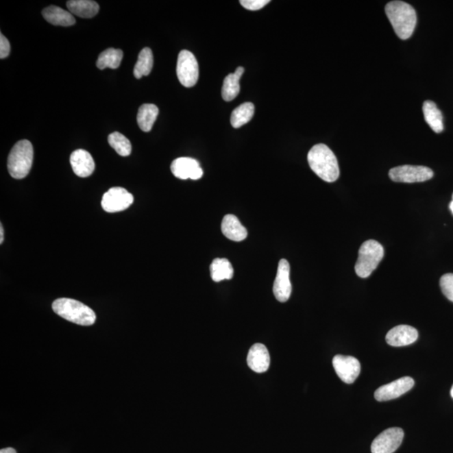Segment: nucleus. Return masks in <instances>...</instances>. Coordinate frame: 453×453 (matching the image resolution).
I'll use <instances>...</instances> for the list:
<instances>
[{"instance_id":"obj_1","label":"nucleus","mask_w":453,"mask_h":453,"mask_svg":"<svg viewBox=\"0 0 453 453\" xmlns=\"http://www.w3.org/2000/svg\"><path fill=\"white\" fill-rule=\"evenodd\" d=\"M308 160L310 169L323 181L334 182L339 179L340 170L338 160L328 146L324 144L314 145L310 149Z\"/></svg>"},{"instance_id":"obj_2","label":"nucleus","mask_w":453,"mask_h":453,"mask_svg":"<svg viewBox=\"0 0 453 453\" xmlns=\"http://www.w3.org/2000/svg\"><path fill=\"white\" fill-rule=\"evenodd\" d=\"M385 13L400 39L407 40L413 35L417 26V12L413 6L403 1H391L385 6Z\"/></svg>"},{"instance_id":"obj_3","label":"nucleus","mask_w":453,"mask_h":453,"mask_svg":"<svg viewBox=\"0 0 453 453\" xmlns=\"http://www.w3.org/2000/svg\"><path fill=\"white\" fill-rule=\"evenodd\" d=\"M52 309L58 316L64 319L81 326L95 324L96 314L93 310L84 303L70 298L56 299L52 304Z\"/></svg>"},{"instance_id":"obj_4","label":"nucleus","mask_w":453,"mask_h":453,"mask_svg":"<svg viewBox=\"0 0 453 453\" xmlns=\"http://www.w3.org/2000/svg\"><path fill=\"white\" fill-rule=\"evenodd\" d=\"M34 149L31 142L23 140L14 145L9 155L8 171L14 179L27 177L32 167Z\"/></svg>"},{"instance_id":"obj_5","label":"nucleus","mask_w":453,"mask_h":453,"mask_svg":"<svg viewBox=\"0 0 453 453\" xmlns=\"http://www.w3.org/2000/svg\"><path fill=\"white\" fill-rule=\"evenodd\" d=\"M384 251L383 246L376 241H366L358 251V258L355 265V272L360 278H368L383 260Z\"/></svg>"},{"instance_id":"obj_6","label":"nucleus","mask_w":453,"mask_h":453,"mask_svg":"<svg viewBox=\"0 0 453 453\" xmlns=\"http://www.w3.org/2000/svg\"><path fill=\"white\" fill-rule=\"evenodd\" d=\"M177 77L186 88H192L197 84L199 77V66L192 52L183 50L180 52L177 65Z\"/></svg>"},{"instance_id":"obj_7","label":"nucleus","mask_w":453,"mask_h":453,"mask_svg":"<svg viewBox=\"0 0 453 453\" xmlns=\"http://www.w3.org/2000/svg\"><path fill=\"white\" fill-rule=\"evenodd\" d=\"M433 171L423 166H405L392 168L389 171V178L395 182L415 183L428 181L433 177Z\"/></svg>"},{"instance_id":"obj_8","label":"nucleus","mask_w":453,"mask_h":453,"mask_svg":"<svg viewBox=\"0 0 453 453\" xmlns=\"http://www.w3.org/2000/svg\"><path fill=\"white\" fill-rule=\"evenodd\" d=\"M134 203L133 195L123 187H113L104 193L102 208L107 212H119L130 207Z\"/></svg>"},{"instance_id":"obj_9","label":"nucleus","mask_w":453,"mask_h":453,"mask_svg":"<svg viewBox=\"0 0 453 453\" xmlns=\"http://www.w3.org/2000/svg\"><path fill=\"white\" fill-rule=\"evenodd\" d=\"M404 432L402 428H392L384 430L371 445L372 453H393L402 445Z\"/></svg>"},{"instance_id":"obj_10","label":"nucleus","mask_w":453,"mask_h":453,"mask_svg":"<svg viewBox=\"0 0 453 453\" xmlns=\"http://www.w3.org/2000/svg\"><path fill=\"white\" fill-rule=\"evenodd\" d=\"M332 365L340 380L346 384H353L360 374V363L356 358L336 355L332 359Z\"/></svg>"},{"instance_id":"obj_11","label":"nucleus","mask_w":453,"mask_h":453,"mask_svg":"<svg viewBox=\"0 0 453 453\" xmlns=\"http://www.w3.org/2000/svg\"><path fill=\"white\" fill-rule=\"evenodd\" d=\"M414 384L415 381L413 378L408 376L400 378L378 389L374 393V398L380 402L399 398L400 396L411 391Z\"/></svg>"},{"instance_id":"obj_12","label":"nucleus","mask_w":453,"mask_h":453,"mask_svg":"<svg viewBox=\"0 0 453 453\" xmlns=\"http://www.w3.org/2000/svg\"><path fill=\"white\" fill-rule=\"evenodd\" d=\"M290 264L286 260H280L277 274L273 286V292L277 301L286 302L290 299L292 286L290 280Z\"/></svg>"},{"instance_id":"obj_13","label":"nucleus","mask_w":453,"mask_h":453,"mask_svg":"<svg viewBox=\"0 0 453 453\" xmlns=\"http://www.w3.org/2000/svg\"><path fill=\"white\" fill-rule=\"evenodd\" d=\"M171 170L175 177L182 180H198L204 175L199 162L189 157H180L171 163Z\"/></svg>"},{"instance_id":"obj_14","label":"nucleus","mask_w":453,"mask_h":453,"mask_svg":"<svg viewBox=\"0 0 453 453\" xmlns=\"http://www.w3.org/2000/svg\"><path fill=\"white\" fill-rule=\"evenodd\" d=\"M418 339L417 329L408 325L397 326L387 333V342L392 347H404L410 345Z\"/></svg>"},{"instance_id":"obj_15","label":"nucleus","mask_w":453,"mask_h":453,"mask_svg":"<svg viewBox=\"0 0 453 453\" xmlns=\"http://www.w3.org/2000/svg\"><path fill=\"white\" fill-rule=\"evenodd\" d=\"M70 163L77 177H90L95 170V162L90 153L84 149H77L70 156Z\"/></svg>"},{"instance_id":"obj_16","label":"nucleus","mask_w":453,"mask_h":453,"mask_svg":"<svg viewBox=\"0 0 453 453\" xmlns=\"http://www.w3.org/2000/svg\"><path fill=\"white\" fill-rule=\"evenodd\" d=\"M247 362H248V365L253 371L256 373L267 372L269 365H271V357H269L267 347L264 344H254L250 348Z\"/></svg>"},{"instance_id":"obj_17","label":"nucleus","mask_w":453,"mask_h":453,"mask_svg":"<svg viewBox=\"0 0 453 453\" xmlns=\"http://www.w3.org/2000/svg\"><path fill=\"white\" fill-rule=\"evenodd\" d=\"M222 232L226 238L234 242L245 241L248 236V232L239 222L237 217L232 215L224 217L222 222Z\"/></svg>"},{"instance_id":"obj_18","label":"nucleus","mask_w":453,"mask_h":453,"mask_svg":"<svg viewBox=\"0 0 453 453\" xmlns=\"http://www.w3.org/2000/svg\"><path fill=\"white\" fill-rule=\"evenodd\" d=\"M66 7L71 14L85 19L95 17L99 11V3L93 0H70Z\"/></svg>"},{"instance_id":"obj_19","label":"nucleus","mask_w":453,"mask_h":453,"mask_svg":"<svg viewBox=\"0 0 453 453\" xmlns=\"http://www.w3.org/2000/svg\"><path fill=\"white\" fill-rule=\"evenodd\" d=\"M45 20L53 25L71 26L75 24L73 14L69 11L60 8L58 6L51 5L42 11Z\"/></svg>"},{"instance_id":"obj_20","label":"nucleus","mask_w":453,"mask_h":453,"mask_svg":"<svg viewBox=\"0 0 453 453\" xmlns=\"http://www.w3.org/2000/svg\"><path fill=\"white\" fill-rule=\"evenodd\" d=\"M425 121L434 132L441 133L444 130L443 116L437 104L432 101H425L422 107Z\"/></svg>"},{"instance_id":"obj_21","label":"nucleus","mask_w":453,"mask_h":453,"mask_svg":"<svg viewBox=\"0 0 453 453\" xmlns=\"http://www.w3.org/2000/svg\"><path fill=\"white\" fill-rule=\"evenodd\" d=\"M243 73H245V69L242 66H238L234 73L228 74L224 78L222 97L226 102H230V101L234 100L238 95L239 92H241L239 81H241Z\"/></svg>"},{"instance_id":"obj_22","label":"nucleus","mask_w":453,"mask_h":453,"mask_svg":"<svg viewBox=\"0 0 453 453\" xmlns=\"http://www.w3.org/2000/svg\"><path fill=\"white\" fill-rule=\"evenodd\" d=\"M159 114V108L155 104L145 103L140 108L137 114V123L142 131L149 132Z\"/></svg>"},{"instance_id":"obj_23","label":"nucleus","mask_w":453,"mask_h":453,"mask_svg":"<svg viewBox=\"0 0 453 453\" xmlns=\"http://www.w3.org/2000/svg\"><path fill=\"white\" fill-rule=\"evenodd\" d=\"M123 53L121 49L108 48L99 55L97 67L100 70L117 69L121 64Z\"/></svg>"},{"instance_id":"obj_24","label":"nucleus","mask_w":453,"mask_h":453,"mask_svg":"<svg viewBox=\"0 0 453 453\" xmlns=\"http://www.w3.org/2000/svg\"><path fill=\"white\" fill-rule=\"evenodd\" d=\"M211 278L213 282H220L231 280L234 277L233 265L227 259H215L210 267Z\"/></svg>"},{"instance_id":"obj_25","label":"nucleus","mask_w":453,"mask_h":453,"mask_svg":"<svg viewBox=\"0 0 453 453\" xmlns=\"http://www.w3.org/2000/svg\"><path fill=\"white\" fill-rule=\"evenodd\" d=\"M154 64V58L151 49L145 47L138 54V61L134 69V76L140 79L151 73Z\"/></svg>"},{"instance_id":"obj_26","label":"nucleus","mask_w":453,"mask_h":453,"mask_svg":"<svg viewBox=\"0 0 453 453\" xmlns=\"http://www.w3.org/2000/svg\"><path fill=\"white\" fill-rule=\"evenodd\" d=\"M254 106L252 103H245L236 108L231 114V125L235 129L241 128L248 123L254 117Z\"/></svg>"},{"instance_id":"obj_27","label":"nucleus","mask_w":453,"mask_h":453,"mask_svg":"<svg viewBox=\"0 0 453 453\" xmlns=\"http://www.w3.org/2000/svg\"><path fill=\"white\" fill-rule=\"evenodd\" d=\"M108 143L114 149L117 154L121 156H129L132 151V145L125 136L119 132L110 134L108 138Z\"/></svg>"},{"instance_id":"obj_28","label":"nucleus","mask_w":453,"mask_h":453,"mask_svg":"<svg viewBox=\"0 0 453 453\" xmlns=\"http://www.w3.org/2000/svg\"><path fill=\"white\" fill-rule=\"evenodd\" d=\"M441 290L449 301L453 302V274L448 273L441 276L440 280Z\"/></svg>"},{"instance_id":"obj_29","label":"nucleus","mask_w":453,"mask_h":453,"mask_svg":"<svg viewBox=\"0 0 453 453\" xmlns=\"http://www.w3.org/2000/svg\"><path fill=\"white\" fill-rule=\"evenodd\" d=\"M271 2L269 0H241L243 8L249 10H259Z\"/></svg>"},{"instance_id":"obj_30","label":"nucleus","mask_w":453,"mask_h":453,"mask_svg":"<svg viewBox=\"0 0 453 453\" xmlns=\"http://www.w3.org/2000/svg\"><path fill=\"white\" fill-rule=\"evenodd\" d=\"M10 53V44L6 37L1 34L0 35V58L5 59Z\"/></svg>"},{"instance_id":"obj_31","label":"nucleus","mask_w":453,"mask_h":453,"mask_svg":"<svg viewBox=\"0 0 453 453\" xmlns=\"http://www.w3.org/2000/svg\"><path fill=\"white\" fill-rule=\"evenodd\" d=\"M0 453H17L12 448H3L0 450Z\"/></svg>"},{"instance_id":"obj_32","label":"nucleus","mask_w":453,"mask_h":453,"mask_svg":"<svg viewBox=\"0 0 453 453\" xmlns=\"http://www.w3.org/2000/svg\"><path fill=\"white\" fill-rule=\"evenodd\" d=\"M3 242V228L2 224H0V243Z\"/></svg>"},{"instance_id":"obj_33","label":"nucleus","mask_w":453,"mask_h":453,"mask_svg":"<svg viewBox=\"0 0 453 453\" xmlns=\"http://www.w3.org/2000/svg\"><path fill=\"white\" fill-rule=\"evenodd\" d=\"M449 208H450V210L452 211L453 215V195H452V201H451L450 205H449Z\"/></svg>"},{"instance_id":"obj_34","label":"nucleus","mask_w":453,"mask_h":453,"mask_svg":"<svg viewBox=\"0 0 453 453\" xmlns=\"http://www.w3.org/2000/svg\"><path fill=\"white\" fill-rule=\"evenodd\" d=\"M451 396L452 397V399H453V385H452V389H451Z\"/></svg>"}]
</instances>
